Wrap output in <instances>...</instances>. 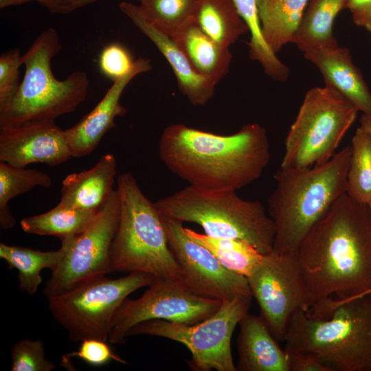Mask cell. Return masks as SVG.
<instances>
[{
	"label": "cell",
	"mask_w": 371,
	"mask_h": 371,
	"mask_svg": "<svg viewBox=\"0 0 371 371\" xmlns=\"http://www.w3.org/2000/svg\"><path fill=\"white\" fill-rule=\"evenodd\" d=\"M95 214L96 212L65 207L58 203L45 213L23 218L20 224L26 233L53 236L63 240L81 232Z\"/></svg>",
	"instance_id": "obj_27"
},
{
	"label": "cell",
	"mask_w": 371,
	"mask_h": 371,
	"mask_svg": "<svg viewBox=\"0 0 371 371\" xmlns=\"http://www.w3.org/2000/svg\"><path fill=\"white\" fill-rule=\"evenodd\" d=\"M116 166L114 155L105 154L89 170L68 175L63 181L58 204L97 212L114 190Z\"/></svg>",
	"instance_id": "obj_20"
},
{
	"label": "cell",
	"mask_w": 371,
	"mask_h": 371,
	"mask_svg": "<svg viewBox=\"0 0 371 371\" xmlns=\"http://www.w3.org/2000/svg\"><path fill=\"white\" fill-rule=\"evenodd\" d=\"M98 0H45L41 5L55 14H69ZM139 1L141 0H139Z\"/></svg>",
	"instance_id": "obj_38"
},
{
	"label": "cell",
	"mask_w": 371,
	"mask_h": 371,
	"mask_svg": "<svg viewBox=\"0 0 371 371\" xmlns=\"http://www.w3.org/2000/svg\"><path fill=\"white\" fill-rule=\"evenodd\" d=\"M236 9L251 33L249 57L258 61L264 71L275 80L285 81L289 75V68L269 49L262 33L256 0H233Z\"/></svg>",
	"instance_id": "obj_31"
},
{
	"label": "cell",
	"mask_w": 371,
	"mask_h": 371,
	"mask_svg": "<svg viewBox=\"0 0 371 371\" xmlns=\"http://www.w3.org/2000/svg\"><path fill=\"white\" fill-rule=\"evenodd\" d=\"M368 207H369V209H370V213H371V201L368 204Z\"/></svg>",
	"instance_id": "obj_41"
},
{
	"label": "cell",
	"mask_w": 371,
	"mask_h": 371,
	"mask_svg": "<svg viewBox=\"0 0 371 371\" xmlns=\"http://www.w3.org/2000/svg\"><path fill=\"white\" fill-rule=\"evenodd\" d=\"M201 0H141L138 10L150 23L171 38L195 21Z\"/></svg>",
	"instance_id": "obj_29"
},
{
	"label": "cell",
	"mask_w": 371,
	"mask_h": 371,
	"mask_svg": "<svg viewBox=\"0 0 371 371\" xmlns=\"http://www.w3.org/2000/svg\"><path fill=\"white\" fill-rule=\"evenodd\" d=\"M161 216L169 247L181 271V280L191 291L222 302L237 296L252 297L245 276L225 268L210 251L191 239L182 222Z\"/></svg>",
	"instance_id": "obj_14"
},
{
	"label": "cell",
	"mask_w": 371,
	"mask_h": 371,
	"mask_svg": "<svg viewBox=\"0 0 371 371\" xmlns=\"http://www.w3.org/2000/svg\"><path fill=\"white\" fill-rule=\"evenodd\" d=\"M371 293V290H370V291H369L368 293Z\"/></svg>",
	"instance_id": "obj_42"
},
{
	"label": "cell",
	"mask_w": 371,
	"mask_h": 371,
	"mask_svg": "<svg viewBox=\"0 0 371 371\" xmlns=\"http://www.w3.org/2000/svg\"><path fill=\"white\" fill-rule=\"evenodd\" d=\"M22 56L19 48L8 50L0 56V109L8 104L19 88Z\"/></svg>",
	"instance_id": "obj_33"
},
{
	"label": "cell",
	"mask_w": 371,
	"mask_h": 371,
	"mask_svg": "<svg viewBox=\"0 0 371 371\" xmlns=\"http://www.w3.org/2000/svg\"><path fill=\"white\" fill-rule=\"evenodd\" d=\"M347 195L360 203L371 201V135L360 126L351 142Z\"/></svg>",
	"instance_id": "obj_30"
},
{
	"label": "cell",
	"mask_w": 371,
	"mask_h": 371,
	"mask_svg": "<svg viewBox=\"0 0 371 371\" xmlns=\"http://www.w3.org/2000/svg\"><path fill=\"white\" fill-rule=\"evenodd\" d=\"M348 0H309L294 43L306 52L338 46L333 34L337 14L346 8Z\"/></svg>",
	"instance_id": "obj_23"
},
{
	"label": "cell",
	"mask_w": 371,
	"mask_h": 371,
	"mask_svg": "<svg viewBox=\"0 0 371 371\" xmlns=\"http://www.w3.org/2000/svg\"><path fill=\"white\" fill-rule=\"evenodd\" d=\"M260 315L278 341H284L292 316L311 306L296 251L265 254L247 278Z\"/></svg>",
	"instance_id": "obj_12"
},
{
	"label": "cell",
	"mask_w": 371,
	"mask_h": 371,
	"mask_svg": "<svg viewBox=\"0 0 371 371\" xmlns=\"http://www.w3.org/2000/svg\"><path fill=\"white\" fill-rule=\"evenodd\" d=\"M61 47L58 32L49 27L23 55L25 74L16 94L0 109V128L34 121H55L85 100L89 86L85 72H72L63 80L54 76L52 60Z\"/></svg>",
	"instance_id": "obj_6"
},
{
	"label": "cell",
	"mask_w": 371,
	"mask_h": 371,
	"mask_svg": "<svg viewBox=\"0 0 371 371\" xmlns=\"http://www.w3.org/2000/svg\"><path fill=\"white\" fill-rule=\"evenodd\" d=\"M297 259L311 306L371 290V213L368 204L338 198L301 242ZM310 306V307H311Z\"/></svg>",
	"instance_id": "obj_1"
},
{
	"label": "cell",
	"mask_w": 371,
	"mask_h": 371,
	"mask_svg": "<svg viewBox=\"0 0 371 371\" xmlns=\"http://www.w3.org/2000/svg\"><path fill=\"white\" fill-rule=\"evenodd\" d=\"M251 298L241 295L223 302L214 315L194 324L147 320L133 326L127 338L148 335L179 342L190 350V366L194 370L236 371L231 339L236 325L248 313Z\"/></svg>",
	"instance_id": "obj_10"
},
{
	"label": "cell",
	"mask_w": 371,
	"mask_h": 371,
	"mask_svg": "<svg viewBox=\"0 0 371 371\" xmlns=\"http://www.w3.org/2000/svg\"><path fill=\"white\" fill-rule=\"evenodd\" d=\"M309 0H256L262 37L276 54L294 43Z\"/></svg>",
	"instance_id": "obj_22"
},
{
	"label": "cell",
	"mask_w": 371,
	"mask_h": 371,
	"mask_svg": "<svg viewBox=\"0 0 371 371\" xmlns=\"http://www.w3.org/2000/svg\"><path fill=\"white\" fill-rule=\"evenodd\" d=\"M72 157L65 130L55 121H34L0 128V161L25 168L54 166Z\"/></svg>",
	"instance_id": "obj_15"
},
{
	"label": "cell",
	"mask_w": 371,
	"mask_h": 371,
	"mask_svg": "<svg viewBox=\"0 0 371 371\" xmlns=\"http://www.w3.org/2000/svg\"><path fill=\"white\" fill-rule=\"evenodd\" d=\"M193 69L216 85L227 74L232 56L207 36L194 21L172 38Z\"/></svg>",
	"instance_id": "obj_21"
},
{
	"label": "cell",
	"mask_w": 371,
	"mask_h": 371,
	"mask_svg": "<svg viewBox=\"0 0 371 371\" xmlns=\"http://www.w3.org/2000/svg\"><path fill=\"white\" fill-rule=\"evenodd\" d=\"M350 153L347 146L324 164L276 171L267 209L276 231L273 251H297L311 227L346 193Z\"/></svg>",
	"instance_id": "obj_4"
},
{
	"label": "cell",
	"mask_w": 371,
	"mask_h": 371,
	"mask_svg": "<svg viewBox=\"0 0 371 371\" xmlns=\"http://www.w3.org/2000/svg\"><path fill=\"white\" fill-rule=\"evenodd\" d=\"M360 124L371 135V115L362 113L360 117Z\"/></svg>",
	"instance_id": "obj_40"
},
{
	"label": "cell",
	"mask_w": 371,
	"mask_h": 371,
	"mask_svg": "<svg viewBox=\"0 0 371 371\" xmlns=\"http://www.w3.org/2000/svg\"><path fill=\"white\" fill-rule=\"evenodd\" d=\"M119 224L110 254L111 271L139 272L155 278L181 280L161 216L130 172L120 175Z\"/></svg>",
	"instance_id": "obj_7"
},
{
	"label": "cell",
	"mask_w": 371,
	"mask_h": 371,
	"mask_svg": "<svg viewBox=\"0 0 371 371\" xmlns=\"http://www.w3.org/2000/svg\"><path fill=\"white\" fill-rule=\"evenodd\" d=\"M184 230L191 239L210 251L225 268L246 278L265 255L243 240L213 237L187 227Z\"/></svg>",
	"instance_id": "obj_26"
},
{
	"label": "cell",
	"mask_w": 371,
	"mask_h": 371,
	"mask_svg": "<svg viewBox=\"0 0 371 371\" xmlns=\"http://www.w3.org/2000/svg\"><path fill=\"white\" fill-rule=\"evenodd\" d=\"M304 57L319 69L325 86L339 93L358 111L371 115V93L347 47L313 49L304 52Z\"/></svg>",
	"instance_id": "obj_18"
},
{
	"label": "cell",
	"mask_w": 371,
	"mask_h": 371,
	"mask_svg": "<svg viewBox=\"0 0 371 371\" xmlns=\"http://www.w3.org/2000/svg\"><path fill=\"white\" fill-rule=\"evenodd\" d=\"M159 155L188 185L235 191L257 180L271 157L267 132L258 124L227 135L172 124L161 135Z\"/></svg>",
	"instance_id": "obj_2"
},
{
	"label": "cell",
	"mask_w": 371,
	"mask_h": 371,
	"mask_svg": "<svg viewBox=\"0 0 371 371\" xmlns=\"http://www.w3.org/2000/svg\"><path fill=\"white\" fill-rule=\"evenodd\" d=\"M222 302L191 291L182 280L155 278L139 298H126L113 318L109 341L121 344L137 324L150 319L194 324L209 318Z\"/></svg>",
	"instance_id": "obj_13"
},
{
	"label": "cell",
	"mask_w": 371,
	"mask_h": 371,
	"mask_svg": "<svg viewBox=\"0 0 371 371\" xmlns=\"http://www.w3.org/2000/svg\"><path fill=\"white\" fill-rule=\"evenodd\" d=\"M289 371H333L319 357L310 352H286Z\"/></svg>",
	"instance_id": "obj_36"
},
{
	"label": "cell",
	"mask_w": 371,
	"mask_h": 371,
	"mask_svg": "<svg viewBox=\"0 0 371 371\" xmlns=\"http://www.w3.org/2000/svg\"><path fill=\"white\" fill-rule=\"evenodd\" d=\"M65 249L40 251L28 247L0 243V258L9 269L18 271L19 287L28 295L34 294L43 281L41 272L44 269L54 270L61 262Z\"/></svg>",
	"instance_id": "obj_24"
},
{
	"label": "cell",
	"mask_w": 371,
	"mask_h": 371,
	"mask_svg": "<svg viewBox=\"0 0 371 371\" xmlns=\"http://www.w3.org/2000/svg\"><path fill=\"white\" fill-rule=\"evenodd\" d=\"M72 357H78L93 366H104L111 361L126 363V361L115 355L106 341L90 339L80 341L78 350L63 356L62 363H67Z\"/></svg>",
	"instance_id": "obj_35"
},
{
	"label": "cell",
	"mask_w": 371,
	"mask_h": 371,
	"mask_svg": "<svg viewBox=\"0 0 371 371\" xmlns=\"http://www.w3.org/2000/svg\"><path fill=\"white\" fill-rule=\"evenodd\" d=\"M239 326L236 370L289 371L286 352L260 315L247 313Z\"/></svg>",
	"instance_id": "obj_19"
},
{
	"label": "cell",
	"mask_w": 371,
	"mask_h": 371,
	"mask_svg": "<svg viewBox=\"0 0 371 371\" xmlns=\"http://www.w3.org/2000/svg\"><path fill=\"white\" fill-rule=\"evenodd\" d=\"M119 8L165 57L174 71L180 91L189 102L196 106L207 103L214 95L216 85L193 69L175 41L147 21L139 13L138 5L122 1Z\"/></svg>",
	"instance_id": "obj_17"
},
{
	"label": "cell",
	"mask_w": 371,
	"mask_h": 371,
	"mask_svg": "<svg viewBox=\"0 0 371 371\" xmlns=\"http://www.w3.org/2000/svg\"><path fill=\"white\" fill-rule=\"evenodd\" d=\"M154 279L139 272L116 279L98 276L47 300L48 308L72 341L90 339L107 341L121 304L131 293L148 286Z\"/></svg>",
	"instance_id": "obj_9"
},
{
	"label": "cell",
	"mask_w": 371,
	"mask_h": 371,
	"mask_svg": "<svg viewBox=\"0 0 371 371\" xmlns=\"http://www.w3.org/2000/svg\"><path fill=\"white\" fill-rule=\"evenodd\" d=\"M346 8L354 23L371 33V0H348Z\"/></svg>",
	"instance_id": "obj_37"
},
{
	"label": "cell",
	"mask_w": 371,
	"mask_h": 371,
	"mask_svg": "<svg viewBox=\"0 0 371 371\" xmlns=\"http://www.w3.org/2000/svg\"><path fill=\"white\" fill-rule=\"evenodd\" d=\"M195 21L207 36L226 48L249 31L233 0H201Z\"/></svg>",
	"instance_id": "obj_25"
},
{
	"label": "cell",
	"mask_w": 371,
	"mask_h": 371,
	"mask_svg": "<svg viewBox=\"0 0 371 371\" xmlns=\"http://www.w3.org/2000/svg\"><path fill=\"white\" fill-rule=\"evenodd\" d=\"M358 112L328 87L308 90L285 139L280 167L309 168L329 161Z\"/></svg>",
	"instance_id": "obj_8"
},
{
	"label": "cell",
	"mask_w": 371,
	"mask_h": 371,
	"mask_svg": "<svg viewBox=\"0 0 371 371\" xmlns=\"http://www.w3.org/2000/svg\"><path fill=\"white\" fill-rule=\"evenodd\" d=\"M12 371H51L54 363L45 357L41 339H22L14 344L10 351Z\"/></svg>",
	"instance_id": "obj_32"
},
{
	"label": "cell",
	"mask_w": 371,
	"mask_h": 371,
	"mask_svg": "<svg viewBox=\"0 0 371 371\" xmlns=\"http://www.w3.org/2000/svg\"><path fill=\"white\" fill-rule=\"evenodd\" d=\"M52 179L46 173L35 169H25L0 161V226L10 229L16 224L9 202L18 195L36 186L49 188Z\"/></svg>",
	"instance_id": "obj_28"
},
{
	"label": "cell",
	"mask_w": 371,
	"mask_h": 371,
	"mask_svg": "<svg viewBox=\"0 0 371 371\" xmlns=\"http://www.w3.org/2000/svg\"><path fill=\"white\" fill-rule=\"evenodd\" d=\"M284 341L286 352L315 354L333 371H371V293L297 311Z\"/></svg>",
	"instance_id": "obj_3"
},
{
	"label": "cell",
	"mask_w": 371,
	"mask_h": 371,
	"mask_svg": "<svg viewBox=\"0 0 371 371\" xmlns=\"http://www.w3.org/2000/svg\"><path fill=\"white\" fill-rule=\"evenodd\" d=\"M151 69L148 59L142 57L137 59L133 69L113 81L91 112L76 124L65 130L72 157L88 155L97 148L103 136L115 125V117L124 115L126 111L120 104V98L127 85L135 76Z\"/></svg>",
	"instance_id": "obj_16"
},
{
	"label": "cell",
	"mask_w": 371,
	"mask_h": 371,
	"mask_svg": "<svg viewBox=\"0 0 371 371\" xmlns=\"http://www.w3.org/2000/svg\"><path fill=\"white\" fill-rule=\"evenodd\" d=\"M154 204L162 216L196 223L208 236L247 241L262 254L273 251L275 227L265 207L235 190L188 185Z\"/></svg>",
	"instance_id": "obj_5"
},
{
	"label": "cell",
	"mask_w": 371,
	"mask_h": 371,
	"mask_svg": "<svg viewBox=\"0 0 371 371\" xmlns=\"http://www.w3.org/2000/svg\"><path fill=\"white\" fill-rule=\"evenodd\" d=\"M120 215V199L116 188L81 232L61 240L65 254L45 284L43 293L47 300L111 272V248Z\"/></svg>",
	"instance_id": "obj_11"
},
{
	"label": "cell",
	"mask_w": 371,
	"mask_h": 371,
	"mask_svg": "<svg viewBox=\"0 0 371 371\" xmlns=\"http://www.w3.org/2000/svg\"><path fill=\"white\" fill-rule=\"evenodd\" d=\"M44 0H0V8H5L11 5H20L22 3L36 1L38 3H41Z\"/></svg>",
	"instance_id": "obj_39"
},
{
	"label": "cell",
	"mask_w": 371,
	"mask_h": 371,
	"mask_svg": "<svg viewBox=\"0 0 371 371\" xmlns=\"http://www.w3.org/2000/svg\"><path fill=\"white\" fill-rule=\"evenodd\" d=\"M135 61L128 51L119 43L106 46L99 56L101 72L113 81L128 74L134 67Z\"/></svg>",
	"instance_id": "obj_34"
}]
</instances>
